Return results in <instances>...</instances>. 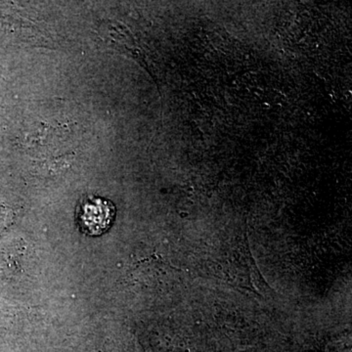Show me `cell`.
<instances>
[{
    "instance_id": "obj_1",
    "label": "cell",
    "mask_w": 352,
    "mask_h": 352,
    "mask_svg": "<svg viewBox=\"0 0 352 352\" xmlns=\"http://www.w3.org/2000/svg\"><path fill=\"white\" fill-rule=\"evenodd\" d=\"M115 214V207L110 201L89 198L83 201L78 210V223L88 235H100L112 226Z\"/></svg>"
}]
</instances>
